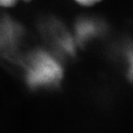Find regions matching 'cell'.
I'll return each mask as SVG.
<instances>
[{"label": "cell", "instance_id": "obj_3", "mask_svg": "<svg viewBox=\"0 0 133 133\" xmlns=\"http://www.w3.org/2000/svg\"><path fill=\"white\" fill-rule=\"evenodd\" d=\"M34 0H0V10H12L22 3H30Z\"/></svg>", "mask_w": 133, "mask_h": 133}, {"label": "cell", "instance_id": "obj_5", "mask_svg": "<svg viewBox=\"0 0 133 133\" xmlns=\"http://www.w3.org/2000/svg\"><path fill=\"white\" fill-rule=\"evenodd\" d=\"M76 2L82 4V5H85V6H89V5H92L96 3L99 2L100 0H75Z\"/></svg>", "mask_w": 133, "mask_h": 133}, {"label": "cell", "instance_id": "obj_1", "mask_svg": "<svg viewBox=\"0 0 133 133\" xmlns=\"http://www.w3.org/2000/svg\"><path fill=\"white\" fill-rule=\"evenodd\" d=\"M26 71L27 84L34 88L57 86L63 78L64 71L50 53L37 51L31 54Z\"/></svg>", "mask_w": 133, "mask_h": 133}, {"label": "cell", "instance_id": "obj_2", "mask_svg": "<svg viewBox=\"0 0 133 133\" xmlns=\"http://www.w3.org/2000/svg\"><path fill=\"white\" fill-rule=\"evenodd\" d=\"M102 27L99 22L92 19H82L77 22L76 34L80 42L90 40L101 33Z\"/></svg>", "mask_w": 133, "mask_h": 133}, {"label": "cell", "instance_id": "obj_4", "mask_svg": "<svg viewBox=\"0 0 133 133\" xmlns=\"http://www.w3.org/2000/svg\"><path fill=\"white\" fill-rule=\"evenodd\" d=\"M127 59L128 65V76L133 81V49H130L127 53Z\"/></svg>", "mask_w": 133, "mask_h": 133}]
</instances>
